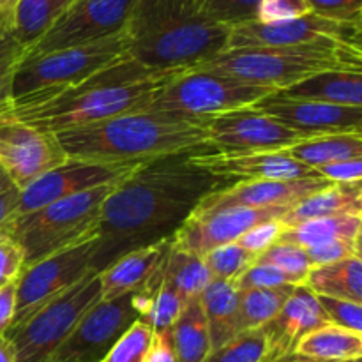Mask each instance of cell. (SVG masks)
Listing matches in <instances>:
<instances>
[{
  "instance_id": "1",
  "label": "cell",
  "mask_w": 362,
  "mask_h": 362,
  "mask_svg": "<svg viewBox=\"0 0 362 362\" xmlns=\"http://www.w3.org/2000/svg\"><path fill=\"white\" fill-rule=\"evenodd\" d=\"M232 182L194 165L191 154L141 163L103 202L92 272L99 274L141 247L172 240L207 194Z\"/></svg>"
},
{
  "instance_id": "2",
  "label": "cell",
  "mask_w": 362,
  "mask_h": 362,
  "mask_svg": "<svg viewBox=\"0 0 362 362\" xmlns=\"http://www.w3.org/2000/svg\"><path fill=\"white\" fill-rule=\"evenodd\" d=\"M179 73L182 71L148 69L126 55L80 83L16 99L11 115L49 134L92 126L126 113L145 112Z\"/></svg>"
},
{
  "instance_id": "3",
  "label": "cell",
  "mask_w": 362,
  "mask_h": 362,
  "mask_svg": "<svg viewBox=\"0 0 362 362\" xmlns=\"http://www.w3.org/2000/svg\"><path fill=\"white\" fill-rule=\"evenodd\" d=\"M207 119L134 112L92 126L60 131L55 138L67 159L73 161L129 165L166 156L211 152Z\"/></svg>"
},
{
  "instance_id": "4",
  "label": "cell",
  "mask_w": 362,
  "mask_h": 362,
  "mask_svg": "<svg viewBox=\"0 0 362 362\" xmlns=\"http://www.w3.org/2000/svg\"><path fill=\"white\" fill-rule=\"evenodd\" d=\"M127 55L148 69L186 71L228 46L230 28L193 0H136L126 28Z\"/></svg>"
},
{
  "instance_id": "5",
  "label": "cell",
  "mask_w": 362,
  "mask_h": 362,
  "mask_svg": "<svg viewBox=\"0 0 362 362\" xmlns=\"http://www.w3.org/2000/svg\"><path fill=\"white\" fill-rule=\"evenodd\" d=\"M194 67L251 85L283 90L324 71H361L362 52L359 46L332 41L299 46L232 48Z\"/></svg>"
},
{
  "instance_id": "6",
  "label": "cell",
  "mask_w": 362,
  "mask_h": 362,
  "mask_svg": "<svg viewBox=\"0 0 362 362\" xmlns=\"http://www.w3.org/2000/svg\"><path fill=\"white\" fill-rule=\"evenodd\" d=\"M117 184H105L53 202L34 212L14 216L0 232L16 240L23 251V269L30 267L52 255L95 239L103 202Z\"/></svg>"
},
{
  "instance_id": "7",
  "label": "cell",
  "mask_w": 362,
  "mask_h": 362,
  "mask_svg": "<svg viewBox=\"0 0 362 362\" xmlns=\"http://www.w3.org/2000/svg\"><path fill=\"white\" fill-rule=\"evenodd\" d=\"M99 300L101 281L99 274L90 271L34 315L9 325L4 334L13 343L16 362H52L64 339Z\"/></svg>"
},
{
  "instance_id": "8",
  "label": "cell",
  "mask_w": 362,
  "mask_h": 362,
  "mask_svg": "<svg viewBox=\"0 0 362 362\" xmlns=\"http://www.w3.org/2000/svg\"><path fill=\"white\" fill-rule=\"evenodd\" d=\"M276 92L212 71L191 69L177 74L145 112H165L186 117H214L250 108L265 95Z\"/></svg>"
},
{
  "instance_id": "9",
  "label": "cell",
  "mask_w": 362,
  "mask_h": 362,
  "mask_svg": "<svg viewBox=\"0 0 362 362\" xmlns=\"http://www.w3.org/2000/svg\"><path fill=\"white\" fill-rule=\"evenodd\" d=\"M127 55L126 32L83 46L25 57L14 76V101L42 90L76 85Z\"/></svg>"
},
{
  "instance_id": "10",
  "label": "cell",
  "mask_w": 362,
  "mask_h": 362,
  "mask_svg": "<svg viewBox=\"0 0 362 362\" xmlns=\"http://www.w3.org/2000/svg\"><path fill=\"white\" fill-rule=\"evenodd\" d=\"M136 0H74L52 28L27 49L37 57L57 49L90 45L126 28Z\"/></svg>"
},
{
  "instance_id": "11",
  "label": "cell",
  "mask_w": 362,
  "mask_h": 362,
  "mask_svg": "<svg viewBox=\"0 0 362 362\" xmlns=\"http://www.w3.org/2000/svg\"><path fill=\"white\" fill-rule=\"evenodd\" d=\"M94 247L95 239H92L25 267L16 279V310L11 325L23 322L83 279L92 271Z\"/></svg>"
},
{
  "instance_id": "12",
  "label": "cell",
  "mask_w": 362,
  "mask_h": 362,
  "mask_svg": "<svg viewBox=\"0 0 362 362\" xmlns=\"http://www.w3.org/2000/svg\"><path fill=\"white\" fill-rule=\"evenodd\" d=\"M138 318L133 292L112 300H99L64 339L52 362H103L117 339Z\"/></svg>"
},
{
  "instance_id": "13",
  "label": "cell",
  "mask_w": 362,
  "mask_h": 362,
  "mask_svg": "<svg viewBox=\"0 0 362 362\" xmlns=\"http://www.w3.org/2000/svg\"><path fill=\"white\" fill-rule=\"evenodd\" d=\"M362 25L341 23L308 13L276 23H253L230 28L228 46L232 48H269V46H299L311 42H345L361 48Z\"/></svg>"
},
{
  "instance_id": "14",
  "label": "cell",
  "mask_w": 362,
  "mask_h": 362,
  "mask_svg": "<svg viewBox=\"0 0 362 362\" xmlns=\"http://www.w3.org/2000/svg\"><path fill=\"white\" fill-rule=\"evenodd\" d=\"M293 205L276 207H226L209 212H191L187 221L173 235L172 247L204 257L225 244L237 243L247 230L265 221L281 219Z\"/></svg>"
},
{
  "instance_id": "15",
  "label": "cell",
  "mask_w": 362,
  "mask_h": 362,
  "mask_svg": "<svg viewBox=\"0 0 362 362\" xmlns=\"http://www.w3.org/2000/svg\"><path fill=\"white\" fill-rule=\"evenodd\" d=\"M66 161L55 134L41 133L11 113L0 119V168L20 191Z\"/></svg>"
},
{
  "instance_id": "16",
  "label": "cell",
  "mask_w": 362,
  "mask_h": 362,
  "mask_svg": "<svg viewBox=\"0 0 362 362\" xmlns=\"http://www.w3.org/2000/svg\"><path fill=\"white\" fill-rule=\"evenodd\" d=\"M306 138L251 106L207 119V140L216 152L285 151Z\"/></svg>"
},
{
  "instance_id": "17",
  "label": "cell",
  "mask_w": 362,
  "mask_h": 362,
  "mask_svg": "<svg viewBox=\"0 0 362 362\" xmlns=\"http://www.w3.org/2000/svg\"><path fill=\"white\" fill-rule=\"evenodd\" d=\"M140 165L141 163L103 165V163L67 159L64 165L37 177L34 182H30L20 191V200H18L13 218L14 216L27 214V212H34L37 209L53 204V202L64 200L67 197L105 186V184L120 182L127 175H131Z\"/></svg>"
},
{
  "instance_id": "18",
  "label": "cell",
  "mask_w": 362,
  "mask_h": 362,
  "mask_svg": "<svg viewBox=\"0 0 362 362\" xmlns=\"http://www.w3.org/2000/svg\"><path fill=\"white\" fill-rule=\"evenodd\" d=\"M251 108L272 117L308 138L322 134L362 133V108L357 106L303 101L286 98L276 90L255 103Z\"/></svg>"
},
{
  "instance_id": "19",
  "label": "cell",
  "mask_w": 362,
  "mask_h": 362,
  "mask_svg": "<svg viewBox=\"0 0 362 362\" xmlns=\"http://www.w3.org/2000/svg\"><path fill=\"white\" fill-rule=\"evenodd\" d=\"M194 165L228 180H299L317 179V170L300 165L283 151L267 152H198Z\"/></svg>"
},
{
  "instance_id": "20",
  "label": "cell",
  "mask_w": 362,
  "mask_h": 362,
  "mask_svg": "<svg viewBox=\"0 0 362 362\" xmlns=\"http://www.w3.org/2000/svg\"><path fill=\"white\" fill-rule=\"evenodd\" d=\"M322 177L299 180H233L228 186L207 194L193 212H209L226 207H276L296 205L322 187L329 186Z\"/></svg>"
},
{
  "instance_id": "21",
  "label": "cell",
  "mask_w": 362,
  "mask_h": 362,
  "mask_svg": "<svg viewBox=\"0 0 362 362\" xmlns=\"http://www.w3.org/2000/svg\"><path fill=\"white\" fill-rule=\"evenodd\" d=\"M325 324H329V318L322 310L318 297L308 286H293L278 317L264 325L271 341L272 362L286 354H292L304 336Z\"/></svg>"
},
{
  "instance_id": "22",
  "label": "cell",
  "mask_w": 362,
  "mask_h": 362,
  "mask_svg": "<svg viewBox=\"0 0 362 362\" xmlns=\"http://www.w3.org/2000/svg\"><path fill=\"white\" fill-rule=\"evenodd\" d=\"M172 247V240L141 247V250L127 253L113 262L110 267L99 272L101 281V300H112L127 292L141 288L165 271L166 257Z\"/></svg>"
},
{
  "instance_id": "23",
  "label": "cell",
  "mask_w": 362,
  "mask_h": 362,
  "mask_svg": "<svg viewBox=\"0 0 362 362\" xmlns=\"http://www.w3.org/2000/svg\"><path fill=\"white\" fill-rule=\"evenodd\" d=\"M278 92L303 101L362 108V73L349 69L324 71Z\"/></svg>"
},
{
  "instance_id": "24",
  "label": "cell",
  "mask_w": 362,
  "mask_h": 362,
  "mask_svg": "<svg viewBox=\"0 0 362 362\" xmlns=\"http://www.w3.org/2000/svg\"><path fill=\"white\" fill-rule=\"evenodd\" d=\"M362 216V186L359 184H329L304 200L297 202L281 218V225L293 226L311 219L331 216Z\"/></svg>"
},
{
  "instance_id": "25",
  "label": "cell",
  "mask_w": 362,
  "mask_h": 362,
  "mask_svg": "<svg viewBox=\"0 0 362 362\" xmlns=\"http://www.w3.org/2000/svg\"><path fill=\"white\" fill-rule=\"evenodd\" d=\"M198 300L207 318L212 350L219 349L243 332L239 325L240 292L235 288L233 281L214 279L202 292Z\"/></svg>"
},
{
  "instance_id": "26",
  "label": "cell",
  "mask_w": 362,
  "mask_h": 362,
  "mask_svg": "<svg viewBox=\"0 0 362 362\" xmlns=\"http://www.w3.org/2000/svg\"><path fill=\"white\" fill-rule=\"evenodd\" d=\"M73 4L74 0H14L7 13L11 34L25 49H28Z\"/></svg>"
},
{
  "instance_id": "27",
  "label": "cell",
  "mask_w": 362,
  "mask_h": 362,
  "mask_svg": "<svg viewBox=\"0 0 362 362\" xmlns=\"http://www.w3.org/2000/svg\"><path fill=\"white\" fill-rule=\"evenodd\" d=\"M315 296L334 297L362 304V262L361 255L343 258L327 265L311 267L303 281Z\"/></svg>"
},
{
  "instance_id": "28",
  "label": "cell",
  "mask_w": 362,
  "mask_h": 362,
  "mask_svg": "<svg viewBox=\"0 0 362 362\" xmlns=\"http://www.w3.org/2000/svg\"><path fill=\"white\" fill-rule=\"evenodd\" d=\"M292 354L318 362L359 361L362 357V334L329 322L304 336Z\"/></svg>"
},
{
  "instance_id": "29",
  "label": "cell",
  "mask_w": 362,
  "mask_h": 362,
  "mask_svg": "<svg viewBox=\"0 0 362 362\" xmlns=\"http://www.w3.org/2000/svg\"><path fill=\"white\" fill-rule=\"evenodd\" d=\"M283 152L300 165H306L313 170L331 163L362 159V133L322 134V136L306 138Z\"/></svg>"
},
{
  "instance_id": "30",
  "label": "cell",
  "mask_w": 362,
  "mask_h": 362,
  "mask_svg": "<svg viewBox=\"0 0 362 362\" xmlns=\"http://www.w3.org/2000/svg\"><path fill=\"white\" fill-rule=\"evenodd\" d=\"M361 232L362 216H331V218L311 219V221L299 223V225L286 226V228H283L279 240L308 250V247L331 243V240L361 243Z\"/></svg>"
},
{
  "instance_id": "31",
  "label": "cell",
  "mask_w": 362,
  "mask_h": 362,
  "mask_svg": "<svg viewBox=\"0 0 362 362\" xmlns=\"http://www.w3.org/2000/svg\"><path fill=\"white\" fill-rule=\"evenodd\" d=\"M170 338L177 362H204L207 359L212 352L211 334L200 300L193 299L186 304L170 331Z\"/></svg>"
},
{
  "instance_id": "32",
  "label": "cell",
  "mask_w": 362,
  "mask_h": 362,
  "mask_svg": "<svg viewBox=\"0 0 362 362\" xmlns=\"http://www.w3.org/2000/svg\"><path fill=\"white\" fill-rule=\"evenodd\" d=\"M165 283L172 286L186 303L198 299L214 279L204 258L170 247L165 264Z\"/></svg>"
},
{
  "instance_id": "33",
  "label": "cell",
  "mask_w": 362,
  "mask_h": 362,
  "mask_svg": "<svg viewBox=\"0 0 362 362\" xmlns=\"http://www.w3.org/2000/svg\"><path fill=\"white\" fill-rule=\"evenodd\" d=\"M293 285L278 286V288H257L240 292L239 303V325L240 331H250L267 325L274 320L286 299L292 293Z\"/></svg>"
},
{
  "instance_id": "34",
  "label": "cell",
  "mask_w": 362,
  "mask_h": 362,
  "mask_svg": "<svg viewBox=\"0 0 362 362\" xmlns=\"http://www.w3.org/2000/svg\"><path fill=\"white\" fill-rule=\"evenodd\" d=\"M7 13L0 14V119L13 112L14 76L27 55V49L11 34L9 25H7Z\"/></svg>"
},
{
  "instance_id": "35",
  "label": "cell",
  "mask_w": 362,
  "mask_h": 362,
  "mask_svg": "<svg viewBox=\"0 0 362 362\" xmlns=\"http://www.w3.org/2000/svg\"><path fill=\"white\" fill-rule=\"evenodd\" d=\"M204 362H272L271 341L264 327L250 329L212 350Z\"/></svg>"
},
{
  "instance_id": "36",
  "label": "cell",
  "mask_w": 362,
  "mask_h": 362,
  "mask_svg": "<svg viewBox=\"0 0 362 362\" xmlns=\"http://www.w3.org/2000/svg\"><path fill=\"white\" fill-rule=\"evenodd\" d=\"M255 264L271 265V267L278 269L292 281V285H303L304 278L311 269V262L308 258L306 250L296 246V244L283 243V240L272 244L267 251H264L257 258Z\"/></svg>"
},
{
  "instance_id": "37",
  "label": "cell",
  "mask_w": 362,
  "mask_h": 362,
  "mask_svg": "<svg viewBox=\"0 0 362 362\" xmlns=\"http://www.w3.org/2000/svg\"><path fill=\"white\" fill-rule=\"evenodd\" d=\"M202 258L212 274V279H221V281H235L244 271H247L257 262L255 255L240 247L237 243L216 247Z\"/></svg>"
},
{
  "instance_id": "38",
  "label": "cell",
  "mask_w": 362,
  "mask_h": 362,
  "mask_svg": "<svg viewBox=\"0 0 362 362\" xmlns=\"http://www.w3.org/2000/svg\"><path fill=\"white\" fill-rule=\"evenodd\" d=\"M154 339V331L151 325L138 318L112 346L103 362H145L148 349Z\"/></svg>"
},
{
  "instance_id": "39",
  "label": "cell",
  "mask_w": 362,
  "mask_h": 362,
  "mask_svg": "<svg viewBox=\"0 0 362 362\" xmlns=\"http://www.w3.org/2000/svg\"><path fill=\"white\" fill-rule=\"evenodd\" d=\"M260 4L262 0H204L202 13L214 23L235 28L257 21Z\"/></svg>"
},
{
  "instance_id": "40",
  "label": "cell",
  "mask_w": 362,
  "mask_h": 362,
  "mask_svg": "<svg viewBox=\"0 0 362 362\" xmlns=\"http://www.w3.org/2000/svg\"><path fill=\"white\" fill-rule=\"evenodd\" d=\"M186 300L172 286L166 285L165 279H163L151 310L141 318L151 325L156 334H168L172 331L173 324L177 322V318L180 317L182 310L186 308Z\"/></svg>"
},
{
  "instance_id": "41",
  "label": "cell",
  "mask_w": 362,
  "mask_h": 362,
  "mask_svg": "<svg viewBox=\"0 0 362 362\" xmlns=\"http://www.w3.org/2000/svg\"><path fill=\"white\" fill-rule=\"evenodd\" d=\"M317 297L322 310L327 315L331 324L362 334V304L350 303V300L343 299H334V297Z\"/></svg>"
},
{
  "instance_id": "42",
  "label": "cell",
  "mask_w": 362,
  "mask_h": 362,
  "mask_svg": "<svg viewBox=\"0 0 362 362\" xmlns=\"http://www.w3.org/2000/svg\"><path fill=\"white\" fill-rule=\"evenodd\" d=\"M313 14L341 23L362 25V0H306Z\"/></svg>"
},
{
  "instance_id": "43",
  "label": "cell",
  "mask_w": 362,
  "mask_h": 362,
  "mask_svg": "<svg viewBox=\"0 0 362 362\" xmlns=\"http://www.w3.org/2000/svg\"><path fill=\"white\" fill-rule=\"evenodd\" d=\"M233 285L239 292H246V290L257 288H278V286L292 285V281L281 271L271 267V265L253 264L233 281Z\"/></svg>"
},
{
  "instance_id": "44",
  "label": "cell",
  "mask_w": 362,
  "mask_h": 362,
  "mask_svg": "<svg viewBox=\"0 0 362 362\" xmlns=\"http://www.w3.org/2000/svg\"><path fill=\"white\" fill-rule=\"evenodd\" d=\"M283 228H285V226L281 225V219L260 223V225L247 230V232L237 240V244L258 258L264 251H267L272 244L278 243L279 237H281L283 233Z\"/></svg>"
},
{
  "instance_id": "45",
  "label": "cell",
  "mask_w": 362,
  "mask_h": 362,
  "mask_svg": "<svg viewBox=\"0 0 362 362\" xmlns=\"http://www.w3.org/2000/svg\"><path fill=\"white\" fill-rule=\"evenodd\" d=\"M311 13L306 0H262L258 7L257 21L260 23H276V21L293 20Z\"/></svg>"
},
{
  "instance_id": "46",
  "label": "cell",
  "mask_w": 362,
  "mask_h": 362,
  "mask_svg": "<svg viewBox=\"0 0 362 362\" xmlns=\"http://www.w3.org/2000/svg\"><path fill=\"white\" fill-rule=\"evenodd\" d=\"M23 251L16 240L0 232V286L20 278L23 271Z\"/></svg>"
},
{
  "instance_id": "47",
  "label": "cell",
  "mask_w": 362,
  "mask_h": 362,
  "mask_svg": "<svg viewBox=\"0 0 362 362\" xmlns=\"http://www.w3.org/2000/svg\"><path fill=\"white\" fill-rule=\"evenodd\" d=\"M306 253L311 262V267H318V265H327L332 262L343 260V258L354 257V255H361V243L331 240V243L308 247Z\"/></svg>"
},
{
  "instance_id": "48",
  "label": "cell",
  "mask_w": 362,
  "mask_h": 362,
  "mask_svg": "<svg viewBox=\"0 0 362 362\" xmlns=\"http://www.w3.org/2000/svg\"><path fill=\"white\" fill-rule=\"evenodd\" d=\"M317 172L322 179L331 184H359L362 180V159H349L318 166Z\"/></svg>"
},
{
  "instance_id": "49",
  "label": "cell",
  "mask_w": 362,
  "mask_h": 362,
  "mask_svg": "<svg viewBox=\"0 0 362 362\" xmlns=\"http://www.w3.org/2000/svg\"><path fill=\"white\" fill-rule=\"evenodd\" d=\"M14 310H16V279L0 286V334L13 324Z\"/></svg>"
},
{
  "instance_id": "50",
  "label": "cell",
  "mask_w": 362,
  "mask_h": 362,
  "mask_svg": "<svg viewBox=\"0 0 362 362\" xmlns=\"http://www.w3.org/2000/svg\"><path fill=\"white\" fill-rule=\"evenodd\" d=\"M145 362H177L170 332L168 334H156L154 332V339H152Z\"/></svg>"
},
{
  "instance_id": "51",
  "label": "cell",
  "mask_w": 362,
  "mask_h": 362,
  "mask_svg": "<svg viewBox=\"0 0 362 362\" xmlns=\"http://www.w3.org/2000/svg\"><path fill=\"white\" fill-rule=\"evenodd\" d=\"M18 200H20V189L16 186H11L7 189L0 191V228L13 218L16 211Z\"/></svg>"
},
{
  "instance_id": "52",
  "label": "cell",
  "mask_w": 362,
  "mask_h": 362,
  "mask_svg": "<svg viewBox=\"0 0 362 362\" xmlns=\"http://www.w3.org/2000/svg\"><path fill=\"white\" fill-rule=\"evenodd\" d=\"M0 362H16L13 343L6 338V334H0Z\"/></svg>"
},
{
  "instance_id": "53",
  "label": "cell",
  "mask_w": 362,
  "mask_h": 362,
  "mask_svg": "<svg viewBox=\"0 0 362 362\" xmlns=\"http://www.w3.org/2000/svg\"><path fill=\"white\" fill-rule=\"evenodd\" d=\"M274 362H318V361H311V359H304V357L296 356V354H286V356L279 357L278 361Z\"/></svg>"
},
{
  "instance_id": "54",
  "label": "cell",
  "mask_w": 362,
  "mask_h": 362,
  "mask_svg": "<svg viewBox=\"0 0 362 362\" xmlns=\"http://www.w3.org/2000/svg\"><path fill=\"white\" fill-rule=\"evenodd\" d=\"M11 186H13V182H11L9 177H7L6 173L2 172V168H0V191L7 189V187H11Z\"/></svg>"
},
{
  "instance_id": "55",
  "label": "cell",
  "mask_w": 362,
  "mask_h": 362,
  "mask_svg": "<svg viewBox=\"0 0 362 362\" xmlns=\"http://www.w3.org/2000/svg\"><path fill=\"white\" fill-rule=\"evenodd\" d=\"M13 4H14V0H0V14L7 13V11L13 7Z\"/></svg>"
},
{
  "instance_id": "56",
  "label": "cell",
  "mask_w": 362,
  "mask_h": 362,
  "mask_svg": "<svg viewBox=\"0 0 362 362\" xmlns=\"http://www.w3.org/2000/svg\"><path fill=\"white\" fill-rule=\"evenodd\" d=\"M193 2H194V4H197V6H198V7H202V4H204V0H193Z\"/></svg>"
},
{
  "instance_id": "57",
  "label": "cell",
  "mask_w": 362,
  "mask_h": 362,
  "mask_svg": "<svg viewBox=\"0 0 362 362\" xmlns=\"http://www.w3.org/2000/svg\"><path fill=\"white\" fill-rule=\"evenodd\" d=\"M349 362H361V359L359 361H349Z\"/></svg>"
}]
</instances>
